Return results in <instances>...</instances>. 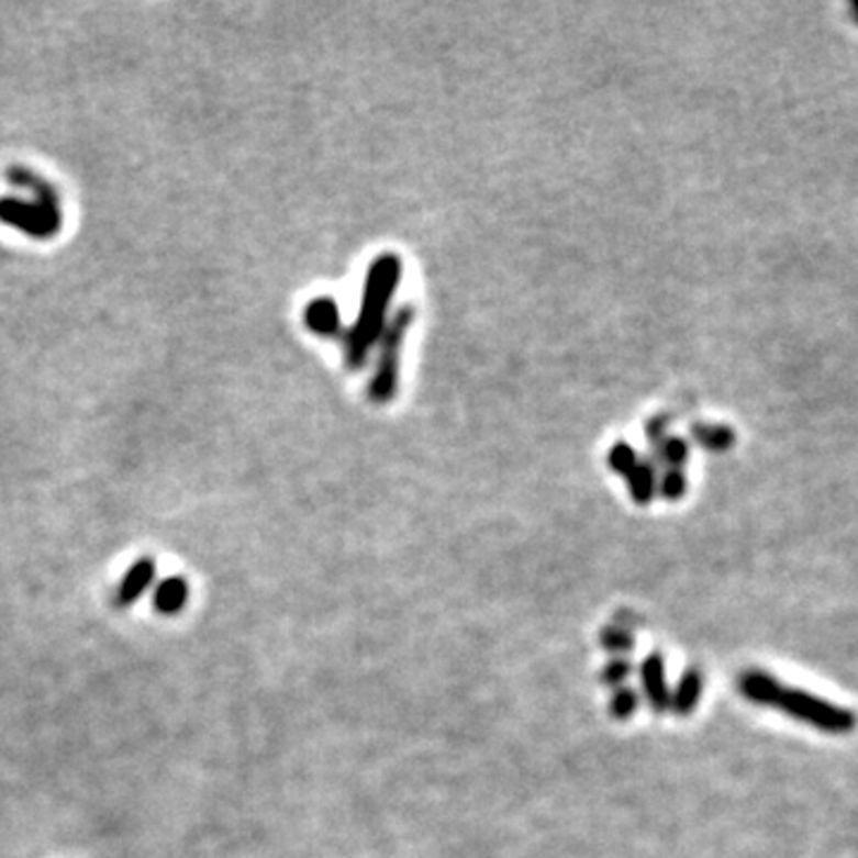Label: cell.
Segmentation results:
<instances>
[{"label":"cell","instance_id":"cell-12","mask_svg":"<svg viewBox=\"0 0 858 858\" xmlns=\"http://www.w3.org/2000/svg\"><path fill=\"white\" fill-rule=\"evenodd\" d=\"M639 706V694L635 692L632 687H621L617 692L613 694V701H611V713L613 718L617 721H627L632 713L637 711Z\"/></svg>","mask_w":858,"mask_h":858},{"label":"cell","instance_id":"cell-7","mask_svg":"<svg viewBox=\"0 0 858 858\" xmlns=\"http://www.w3.org/2000/svg\"><path fill=\"white\" fill-rule=\"evenodd\" d=\"M189 599V584L181 578H167L163 580L156 592H153V606L160 615H177L187 606Z\"/></svg>","mask_w":858,"mask_h":858},{"label":"cell","instance_id":"cell-16","mask_svg":"<svg viewBox=\"0 0 858 858\" xmlns=\"http://www.w3.org/2000/svg\"><path fill=\"white\" fill-rule=\"evenodd\" d=\"M629 672H632V664H629V660H625V658H615V660H611V664H609L606 668H603L601 678H603V682H606V684L617 687V684H623V682L629 678Z\"/></svg>","mask_w":858,"mask_h":858},{"label":"cell","instance_id":"cell-2","mask_svg":"<svg viewBox=\"0 0 858 858\" xmlns=\"http://www.w3.org/2000/svg\"><path fill=\"white\" fill-rule=\"evenodd\" d=\"M403 275L401 260L393 253L375 258L365 279L360 313L354 325L344 334V360L346 368L360 370L370 358V350L387 327V311Z\"/></svg>","mask_w":858,"mask_h":858},{"label":"cell","instance_id":"cell-13","mask_svg":"<svg viewBox=\"0 0 858 858\" xmlns=\"http://www.w3.org/2000/svg\"><path fill=\"white\" fill-rule=\"evenodd\" d=\"M601 644H603V649L625 654V651H632V646H635V637H632L627 629L606 627L601 632Z\"/></svg>","mask_w":858,"mask_h":858},{"label":"cell","instance_id":"cell-3","mask_svg":"<svg viewBox=\"0 0 858 858\" xmlns=\"http://www.w3.org/2000/svg\"><path fill=\"white\" fill-rule=\"evenodd\" d=\"M415 317L413 303L401 305V311L393 315V320L385 327L382 336H379V356L375 372L370 379V399L375 403H389L397 393L399 385V365H401V350L405 334L411 330V322Z\"/></svg>","mask_w":858,"mask_h":858},{"label":"cell","instance_id":"cell-6","mask_svg":"<svg viewBox=\"0 0 858 858\" xmlns=\"http://www.w3.org/2000/svg\"><path fill=\"white\" fill-rule=\"evenodd\" d=\"M303 320L308 330H313L320 336H332L339 332L342 320H339V308L332 299H315L311 305L305 308Z\"/></svg>","mask_w":858,"mask_h":858},{"label":"cell","instance_id":"cell-8","mask_svg":"<svg viewBox=\"0 0 858 858\" xmlns=\"http://www.w3.org/2000/svg\"><path fill=\"white\" fill-rule=\"evenodd\" d=\"M701 687H703L701 672L697 668H689L680 678L678 687H675L670 692V711H675L678 715L692 713L699 703Z\"/></svg>","mask_w":858,"mask_h":858},{"label":"cell","instance_id":"cell-10","mask_svg":"<svg viewBox=\"0 0 858 858\" xmlns=\"http://www.w3.org/2000/svg\"><path fill=\"white\" fill-rule=\"evenodd\" d=\"M689 460V444L680 437H666L654 444V466L660 463L666 470H682L684 463Z\"/></svg>","mask_w":858,"mask_h":858},{"label":"cell","instance_id":"cell-14","mask_svg":"<svg viewBox=\"0 0 858 858\" xmlns=\"http://www.w3.org/2000/svg\"><path fill=\"white\" fill-rule=\"evenodd\" d=\"M637 454H635V448H632V446H627V444H615L613 448H611V454H609V466L615 470V472H621V475H627L632 468H635L637 466Z\"/></svg>","mask_w":858,"mask_h":858},{"label":"cell","instance_id":"cell-4","mask_svg":"<svg viewBox=\"0 0 858 858\" xmlns=\"http://www.w3.org/2000/svg\"><path fill=\"white\" fill-rule=\"evenodd\" d=\"M153 580H156V560L138 558L136 562H132L130 570L124 572V578L118 587V594H115L118 606L120 609L132 606V603H136L141 597L148 592Z\"/></svg>","mask_w":858,"mask_h":858},{"label":"cell","instance_id":"cell-17","mask_svg":"<svg viewBox=\"0 0 858 858\" xmlns=\"http://www.w3.org/2000/svg\"><path fill=\"white\" fill-rule=\"evenodd\" d=\"M849 10H851V18L858 22V3H851Z\"/></svg>","mask_w":858,"mask_h":858},{"label":"cell","instance_id":"cell-9","mask_svg":"<svg viewBox=\"0 0 858 858\" xmlns=\"http://www.w3.org/2000/svg\"><path fill=\"white\" fill-rule=\"evenodd\" d=\"M627 487L629 494L637 503H649L654 499L656 491V466L654 460H637V466L632 468L627 475Z\"/></svg>","mask_w":858,"mask_h":858},{"label":"cell","instance_id":"cell-15","mask_svg":"<svg viewBox=\"0 0 858 858\" xmlns=\"http://www.w3.org/2000/svg\"><path fill=\"white\" fill-rule=\"evenodd\" d=\"M687 489V477L682 470H666L660 477V494L668 501H678Z\"/></svg>","mask_w":858,"mask_h":858},{"label":"cell","instance_id":"cell-5","mask_svg":"<svg viewBox=\"0 0 858 858\" xmlns=\"http://www.w3.org/2000/svg\"><path fill=\"white\" fill-rule=\"evenodd\" d=\"M642 684H644L646 699H649L654 711L664 713L670 709V689L666 682V666H664V658H660L658 654H651V656L644 658Z\"/></svg>","mask_w":858,"mask_h":858},{"label":"cell","instance_id":"cell-11","mask_svg":"<svg viewBox=\"0 0 858 858\" xmlns=\"http://www.w3.org/2000/svg\"><path fill=\"white\" fill-rule=\"evenodd\" d=\"M694 439L709 448V452H727L735 444V432L725 425H709V422H697L692 427Z\"/></svg>","mask_w":858,"mask_h":858},{"label":"cell","instance_id":"cell-1","mask_svg":"<svg viewBox=\"0 0 858 858\" xmlns=\"http://www.w3.org/2000/svg\"><path fill=\"white\" fill-rule=\"evenodd\" d=\"M739 692L758 706L778 709L796 721H804L827 735H849L856 727V715L833 701L801 692L764 670H747L739 678Z\"/></svg>","mask_w":858,"mask_h":858}]
</instances>
